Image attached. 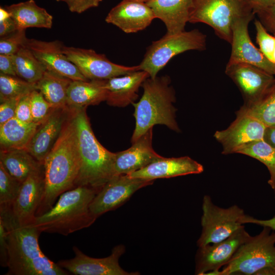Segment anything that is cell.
<instances>
[{"label": "cell", "instance_id": "obj_1", "mask_svg": "<svg viewBox=\"0 0 275 275\" xmlns=\"http://www.w3.org/2000/svg\"><path fill=\"white\" fill-rule=\"evenodd\" d=\"M0 221L7 232V275H67L68 272L41 251V232L33 224L22 225L14 217L11 206H0Z\"/></svg>", "mask_w": 275, "mask_h": 275}, {"label": "cell", "instance_id": "obj_2", "mask_svg": "<svg viewBox=\"0 0 275 275\" xmlns=\"http://www.w3.org/2000/svg\"><path fill=\"white\" fill-rule=\"evenodd\" d=\"M43 164L44 191L36 217L52 208L62 194L75 188L81 160L76 130L72 117L66 121Z\"/></svg>", "mask_w": 275, "mask_h": 275}, {"label": "cell", "instance_id": "obj_3", "mask_svg": "<svg viewBox=\"0 0 275 275\" xmlns=\"http://www.w3.org/2000/svg\"><path fill=\"white\" fill-rule=\"evenodd\" d=\"M87 107L72 109V116L77 136L81 166L75 183L77 186H87L99 191L116 176V153L105 149L97 140L86 114Z\"/></svg>", "mask_w": 275, "mask_h": 275}, {"label": "cell", "instance_id": "obj_4", "mask_svg": "<svg viewBox=\"0 0 275 275\" xmlns=\"http://www.w3.org/2000/svg\"><path fill=\"white\" fill-rule=\"evenodd\" d=\"M98 190L87 186H77L62 194L46 212L36 217L34 225L41 232L67 236L89 227L97 217L90 205Z\"/></svg>", "mask_w": 275, "mask_h": 275}, {"label": "cell", "instance_id": "obj_5", "mask_svg": "<svg viewBox=\"0 0 275 275\" xmlns=\"http://www.w3.org/2000/svg\"><path fill=\"white\" fill-rule=\"evenodd\" d=\"M170 82V77L164 75L149 77L142 84L144 92L141 98L138 102L132 103L134 107L135 126L131 143L157 124L180 131L175 119L177 109L173 105L176 100L175 93Z\"/></svg>", "mask_w": 275, "mask_h": 275}, {"label": "cell", "instance_id": "obj_6", "mask_svg": "<svg viewBox=\"0 0 275 275\" xmlns=\"http://www.w3.org/2000/svg\"><path fill=\"white\" fill-rule=\"evenodd\" d=\"M263 227L261 232L242 244L222 270V275H256L275 267V231Z\"/></svg>", "mask_w": 275, "mask_h": 275}, {"label": "cell", "instance_id": "obj_7", "mask_svg": "<svg viewBox=\"0 0 275 275\" xmlns=\"http://www.w3.org/2000/svg\"><path fill=\"white\" fill-rule=\"evenodd\" d=\"M206 47V36L197 29L173 34H166L147 48L139 65L140 70L146 71L155 78L175 56L188 50L202 51Z\"/></svg>", "mask_w": 275, "mask_h": 275}, {"label": "cell", "instance_id": "obj_8", "mask_svg": "<svg viewBox=\"0 0 275 275\" xmlns=\"http://www.w3.org/2000/svg\"><path fill=\"white\" fill-rule=\"evenodd\" d=\"M252 13L242 0H193L189 22L208 25L219 38L230 43L234 22Z\"/></svg>", "mask_w": 275, "mask_h": 275}, {"label": "cell", "instance_id": "obj_9", "mask_svg": "<svg viewBox=\"0 0 275 275\" xmlns=\"http://www.w3.org/2000/svg\"><path fill=\"white\" fill-rule=\"evenodd\" d=\"M245 214L236 205L224 208L215 205L208 195L204 196L201 217L202 232L197 241L198 247L221 241L244 225Z\"/></svg>", "mask_w": 275, "mask_h": 275}, {"label": "cell", "instance_id": "obj_10", "mask_svg": "<svg viewBox=\"0 0 275 275\" xmlns=\"http://www.w3.org/2000/svg\"><path fill=\"white\" fill-rule=\"evenodd\" d=\"M63 52L89 80H105L140 70L139 65L126 66L110 61L91 49L63 47Z\"/></svg>", "mask_w": 275, "mask_h": 275}, {"label": "cell", "instance_id": "obj_11", "mask_svg": "<svg viewBox=\"0 0 275 275\" xmlns=\"http://www.w3.org/2000/svg\"><path fill=\"white\" fill-rule=\"evenodd\" d=\"M153 183V181L133 178L129 175H116L96 194L90 205V209L98 217L118 208L137 190Z\"/></svg>", "mask_w": 275, "mask_h": 275}, {"label": "cell", "instance_id": "obj_12", "mask_svg": "<svg viewBox=\"0 0 275 275\" xmlns=\"http://www.w3.org/2000/svg\"><path fill=\"white\" fill-rule=\"evenodd\" d=\"M225 73L240 91L244 105L259 101L275 82L274 75L246 63H227Z\"/></svg>", "mask_w": 275, "mask_h": 275}, {"label": "cell", "instance_id": "obj_13", "mask_svg": "<svg viewBox=\"0 0 275 275\" xmlns=\"http://www.w3.org/2000/svg\"><path fill=\"white\" fill-rule=\"evenodd\" d=\"M73 258L59 261L57 263L62 268L76 275H137L138 272H128L119 265V260L124 253L125 248L122 244L115 246L111 254L105 258L91 257L82 253L76 246H73Z\"/></svg>", "mask_w": 275, "mask_h": 275}, {"label": "cell", "instance_id": "obj_14", "mask_svg": "<svg viewBox=\"0 0 275 275\" xmlns=\"http://www.w3.org/2000/svg\"><path fill=\"white\" fill-rule=\"evenodd\" d=\"M254 13L236 20L232 26L231 51L227 63H243L258 67L275 75V64L268 60L257 48L250 37L249 24Z\"/></svg>", "mask_w": 275, "mask_h": 275}, {"label": "cell", "instance_id": "obj_15", "mask_svg": "<svg viewBox=\"0 0 275 275\" xmlns=\"http://www.w3.org/2000/svg\"><path fill=\"white\" fill-rule=\"evenodd\" d=\"M251 236L243 225L221 241L199 246L195 257V274L205 275L208 272L220 270Z\"/></svg>", "mask_w": 275, "mask_h": 275}, {"label": "cell", "instance_id": "obj_16", "mask_svg": "<svg viewBox=\"0 0 275 275\" xmlns=\"http://www.w3.org/2000/svg\"><path fill=\"white\" fill-rule=\"evenodd\" d=\"M266 126L255 118L238 111L235 120L226 129L217 130L214 138L222 146V154L235 153L243 145L263 139Z\"/></svg>", "mask_w": 275, "mask_h": 275}, {"label": "cell", "instance_id": "obj_17", "mask_svg": "<svg viewBox=\"0 0 275 275\" xmlns=\"http://www.w3.org/2000/svg\"><path fill=\"white\" fill-rule=\"evenodd\" d=\"M24 45L32 51L46 71L72 80H89L63 53L64 45L60 41H44L28 38Z\"/></svg>", "mask_w": 275, "mask_h": 275}, {"label": "cell", "instance_id": "obj_18", "mask_svg": "<svg viewBox=\"0 0 275 275\" xmlns=\"http://www.w3.org/2000/svg\"><path fill=\"white\" fill-rule=\"evenodd\" d=\"M155 18L146 3L123 0L110 10L105 20L126 33H133L145 29Z\"/></svg>", "mask_w": 275, "mask_h": 275}, {"label": "cell", "instance_id": "obj_19", "mask_svg": "<svg viewBox=\"0 0 275 275\" xmlns=\"http://www.w3.org/2000/svg\"><path fill=\"white\" fill-rule=\"evenodd\" d=\"M44 191V167L30 175L21 184L11 206L14 217L21 224H33Z\"/></svg>", "mask_w": 275, "mask_h": 275}, {"label": "cell", "instance_id": "obj_20", "mask_svg": "<svg viewBox=\"0 0 275 275\" xmlns=\"http://www.w3.org/2000/svg\"><path fill=\"white\" fill-rule=\"evenodd\" d=\"M153 128L132 143L128 149L116 153V175H128L162 158L152 148Z\"/></svg>", "mask_w": 275, "mask_h": 275}, {"label": "cell", "instance_id": "obj_21", "mask_svg": "<svg viewBox=\"0 0 275 275\" xmlns=\"http://www.w3.org/2000/svg\"><path fill=\"white\" fill-rule=\"evenodd\" d=\"M204 171L203 166L188 156L165 158L158 159L146 167L128 174L131 177L153 181Z\"/></svg>", "mask_w": 275, "mask_h": 275}, {"label": "cell", "instance_id": "obj_22", "mask_svg": "<svg viewBox=\"0 0 275 275\" xmlns=\"http://www.w3.org/2000/svg\"><path fill=\"white\" fill-rule=\"evenodd\" d=\"M67 108V107H66ZM64 108L54 109L39 125L26 150L38 162L44 159L58 139L66 122Z\"/></svg>", "mask_w": 275, "mask_h": 275}, {"label": "cell", "instance_id": "obj_23", "mask_svg": "<svg viewBox=\"0 0 275 275\" xmlns=\"http://www.w3.org/2000/svg\"><path fill=\"white\" fill-rule=\"evenodd\" d=\"M149 77L146 71L138 70L105 79V101L110 105L118 107H125L132 104L139 97L140 87Z\"/></svg>", "mask_w": 275, "mask_h": 275}, {"label": "cell", "instance_id": "obj_24", "mask_svg": "<svg viewBox=\"0 0 275 275\" xmlns=\"http://www.w3.org/2000/svg\"><path fill=\"white\" fill-rule=\"evenodd\" d=\"M146 3L152 9L155 18L164 23L167 34L185 31L189 20L193 0H150Z\"/></svg>", "mask_w": 275, "mask_h": 275}, {"label": "cell", "instance_id": "obj_25", "mask_svg": "<svg viewBox=\"0 0 275 275\" xmlns=\"http://www.w3.org/2000/svg\"><path fill=\"white\" fill-rule=\"evenodd\" d=\"M104 80H72L67 91V107L77 109L105 101Z\"/></svg>", "mask_w": 275, "mask_h": 275}, {"label": "cell", "instance_id": "obj_26", "mask_svg": "<svg viewBox=\"0 0 275 275\" xmlns=\"http://www.w3.org/2000/svg\"><path fill=\"white\" fill-rule=\"evenodd\" d=\"M18 30L29 28L51 29L52 16L43 8L39 6L34 0L5 6Z\"/></svg>", "mask_w": 275, "mask_h": 275}, {"label": "cell", "instance_id": "obj_27", "mask_svg": "<svg viewBox=\"0 0 275 275\" xmlns=\"http://www.w3.org/2000/svg\"><path fill=\"white\" fill-rule=\"evenodd\" d=\"M40 124L14 117L0 125L1 150L26 149Z\"/></svg>", "mask_w": 275, "mask_h": 275}, {"label": "cell", "instance_id": "obj_28", "mask_svg": "<svg viewBox=\"0 0 275 275\" xmlns=\"http://www.w3.org/2000/svg\"><path fill=\"white\" fill-rule=\"evenodd\" d=\"M0 163L12 176L21 183L43 166L26 149L1 150Z\"/></svg>", "mask_w": 275, "mask_h": 275}, {"label": "cell", "instance_id": "obj_29", "mask_svg": "<svg viewBox=\"0 0 275 275\" xmlns=\"http://www.w3.org/2000/svg\"><path fill=\"white\" fill-rule=\"evenodd\" d=\"M72 80L46 71L37 82V89L46 100L54 108L67 107L68 87Z\"/></svg>", "mask_w": 275, "mask_h": 275}, {"label": "cell", "instance_id": "obj_30", "mask_svg": "<svg viewBox=\"0 0 275 275\" xmlns=\"http://www.w3.org/2000/svg\"><path fill=\"white\" fill-rule=\"evenodd\" d=\"M14 56L17 76L29 82L37 84L46 71L43 65L24 45Z\"/></svg>", "mask_w": 275, "mask_h": 275}, {"label": "cell", "instance_id": "obj_31", "mask_svg": "<svg viewBox=\"0 0 275 275\" xmlns=\"http://www.w3.org/2000/svg\"><path fill=\"white\" fill-rule=\"evenodd\" d=\"M235 153L250 156L263 163L270 174L268 183L272 189L275 187V149L263 139L243 145L238 148Z\"/></svg>", "mask_w": 275, "mask_h": 275}, {"label": "cell", "instance_id": "obj_32", "mask_svg": "<svg viewBox=\"0 0 275 275\" xmlns=\"http://www.w3.org/2000/svg\"><path fill=\"white\" fill-rule=\"evenodd\" d=\"M238 111L255 118L266 126L275 125V82L259 101L243 105Z\"/></svg>", "mask_w": 275, "mask_h": 275}, {"label": "cell", "instance_id": "obj_33", "mask_svg": "<svg viewBox=\"0 0 275 275\" xmlns=\"http://www.w3.org/2000/svg\"><path fill=\"white\" fill-rule=\"evenodd\" d=\"M37 90L36 84L15 76L0 73V100L20 97Z\"/></svg>", "mask_w": 275, "mask_h": 275}, {"label": "cell", "instance_id": "obj_34", "mask_svg": "<svg viewBox=\"0 0 275 275\" xmlns=\"http://www.w3.org/2000/svg\"><path fill=\"white\" fill-rule=\"evenodd\" d=\"M21 184L0 163V206H12L18 196Z\"/></svg>", "mask_w": 275, "mask_h": 275}, {"label": "cell", "instance_id": "obj_35", "mask_svg": "<svg viewBox=\"0 0 275 275\" xmlns=\"http://www.w3.org/2000/svg\"><path fill=\"white\" fill-rule=\"evenodd\" d=\"M31 106L33 122L39 124L43 122L55 109L37 90L31 93Z\"/></svg>", "mask_w": 275, "mask_h": 275}, {"label": "cell", "instance_id": "obj_36", "mask_svg": "<svg viewBox=\"0 0 275 275\" xmlns=\"http://www.w3.org/2000/svg\"><path fill=\"white\" fill-rule=\"evenodd\" d=\"M25 30L15 32L0 39V54H14L27 40Z\"/></svg>", "mask_w": 275, "mask_h": 275}, {"label": "cell", "instance_id": "obj_37", "mask_svg": "<svg viewBox=\"0 0 275 275\" xmlns=\"http://www.w3.org/2000/svg\"><path fill=\"white\" fill-rule=\"evenodd\" d=\"M254 24L256 31V42L259 45V49L263 54L271 62L272 54L275 45V36L270 35L259 20L255 19Z\"/></svg>", "mask_w": 275, "mask_h": 275}, {"label": "cell", "instance_id": "obj_38", "mask_svg": "<svg viewBox=\"0 0 275 275\" xmlns=\"http://www.w3.org/2000/svg\"><path fill=\"white\" fill-rule=\"evenodd\" d=\"M31 93L22 96L17 104L15 117L19 120L30 123L33 122L31 106Z\"/></svg>", "mask_w": 275, "mask_h": 275}, {"label": "cell", "instance_id": "obj_39", "mask_svg": "<svg viewBox=\"0 0 275 275\" xmlns=\"http://www.w3.org/2000/svg\"><path fill=\"white\" fill-rule=\"evenodd\" d=\"M21 97L10 98L1 101L0 125L15 117L17 104Z\"/></svg>", "mask_w": 275, "mask_h": 275}, {"label": "cell", "instance_id": "obj_40", "mask_svg": "<svg viewBox=\"0 0 275 275\" xmlns=\"http://www.w3.org/2000/svg\"><path fill=\"white\" fill-rule=\"evenodd\" d=\"M102 0H62L69 10L74 13H81L88 9L97 7Z\"/></svg>", "mask_w": 275, "mask_h": 275}, {"label": "cell", "instance_id": "obj_41", "mask_svg": "<svg viewBox=\"0 0 275 275\" xmlns=\"http://www.w3.org/2000/svg\"><path fill=\"white\" fill-rule=\"evenodd\" d=\"M257 14L265 29L275 34V3Z\"/></svg>", "mask_w": 275, "mask_h": 275}, {"label": "cell", "instance_id": "obj_42", "mask_svg": "<svg viewBox=\"0 0 275 275\" xmlns=\"http://www.w3.org/2000/svg\"><path fill=\"white\" fill-rule=\"evenodd\" d=\"M0 73L17 76L14 54H0Z\"/></svg>", "mask_w": 275, "mask_h": 275}, {"label": "cell", "instance_id": "obj_43", "mask_svg": "<svg viewBox=\"0 0 275 275\" xmlns=\"http://www.w3.org/2000/svg\"><path fill=\"white\" fill-rule=\"evenodd\" d=\"M8 260V245L7 232L0 221V263L3 267H7Z\"/></svg>", "mask_w": 275, "mask_h": 275}, {"label": "cell", "instance_id": "obj_44", "mask_svg": "<svg viewBox=\"0 0 275 275\" xmlns=\"http://www.w3.org/2000/svg\"><path fill=\"white\" fill-rule=\"evenodd\" d=\"M257 14L275 3V0H242Z\"/></svg>", "mask_w": 275, "mask_h": 275}, {"label": "cell", "instance_id": "obj_45", "mask_svg": "<svg viewBox=\"0 0 275 275\" xmlns=\"http://www.w3.org/2000/svg\"><path fill=\"white\" fill-rule=\"evenodd\" d=\"M241 223L243 225L254 224L262 226L263 227H266L275 231V215L271 218L264 220L258 219L252 216L245 214L241 221Z\"/></svg>", "mask_w": 275, "mask_h": 275}, {"label": "cell", "instance_id": "obj_46", "mask_svg": "<svg viewBox=\"0 0 275 275\" xmlns=\"http://www.w3.org/2000/svg\"><path fill=\"white\" fill-rule=\"evenodd\" d=\"M17 30L16 24L11 17L5 20L0 21L1 37L9 35Z\"/></svg>", "mask_w": 275, "mask_h": 275}, {"label": "cell", "instance_id": "obj_47", "mask_svg": "<svg viewBox=\"0 0 275 275\" xmlns=\"http://www.w3.org/2000/svg\"><path fill=\"white\" fill-rule=\"evenodd\" d=\"M263 140L275 149V125L266 126Z\"/></svg>", "mask_w": 275, "mask_h": 275}, {"label": "cell", "instance_id": "obj_48", "mask_svg": "<svg viewBox=\"0 0 275 275\" xmlns=\"http://www.w3.org/2000/svg\"><path fill=\"white\" fill-rule=\"evenodd\" d=\"M11 17L10 13L5 7H0V21L5 20Z\"/></svg>", "mask_w": 275, "mask_h": 275}, {"label": "cell", "instance_id": "obj_49", "mask_svg": "<svg viewBox=\"0 0 275 275\" xmlns=\"http://www.w3.org/2000/svg\"><path fill=\"white\" fill-rule=\"evenodd\" d=\"M256 274L275 275V267H266L259 271Z\"/></svg>", "mask_w": 275, "mask_h": 275}, {"label": "cell", "instance_id": "obj_50", "mask_svg": "<svg viewBox=\"0 0 275 275\" xmlns=\"http://www.w3.org/2000/svg\"><path fill=\"white\" fill-rule=\"evenodd\" d=\"M275 35V34H274ZM275 36V35H274ZM271 62L274 64H275V45H274V49H273V52H272V60H271Z\"/></svg>", "mask_w": 275, "mask_h": 275}, {"label": "cell", "instance_id": "obj_51", "mask_svg": "<svg viewBox=\"0 0 275 275\" xmlns=\"http://www.w3.org/2000/svg\"><path fill=\"white\" fill-rule=\"evenodd\" d=\"M134 1H139V2H144V3H146L150 0H134Z\"/></svg>", "mask_w": 275, "mask_h": 275}, {"label": "cell", "instance_id": "obj_52", "mask_svg": "<svg viewBox=\"0 0 275 275\" xmlns=\"http://www.w3.org/2000/svg\"><path fill=\"white\" fill-rule=\"evenodd\" d=\"M273 191H274V198H275V187L273 189Z\"/></svg>", "mask_w": 275, "mask_h": 275}, {"label": "cell", "instance_id": "obj_53", "mask_svg": "<svg viewBox=\"0 0 275 275\" xmlns=\"http://www.w3.org/2000/svg\"><path fill=\"white\" fill-rule=\"evenodd\" d=\"M54 1H56L57 2H61V1H62V0H54Z\"/></svg>", "mask_w": 275, "mask_h": 275}]
</instances>
